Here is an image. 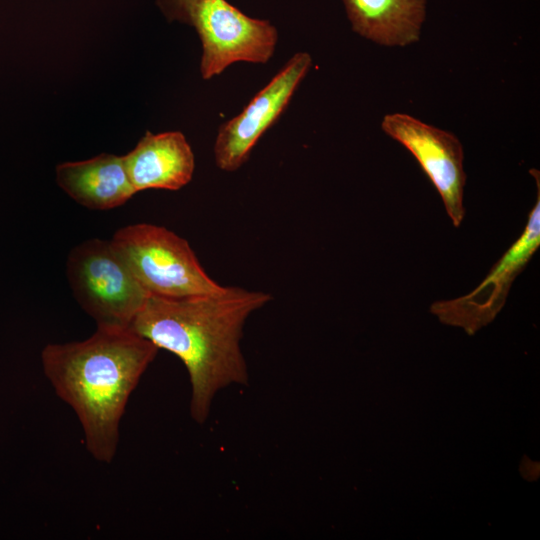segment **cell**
Listing matches in <instances>:
<instances>
[{
    "instance_id": "obj_1",
    "label": "cell",
    "mask_w": 540,
    "mask_h": 540,
    "mask_svg": "<svg viewBox=\"0 0 540 540\" xmlns=\"http://www.w3.org/2000/svg\"><path fill=\"white\" fill-rule=\"evenodd\" d=\"M270 300L269 293L238 286L185 298L149 296L133 319L131 330L183 362L191 385L190 415L197 423L208 418L220 390L248 383L243 327Z\"/></svg>"
},
{
    "instance_id": "obj_2",
    "label": "cell",
    "mask_w": 540,
    "mask_h": 540,
    "mask_svg": "<svg viewBox=\"0 0 540 540\" xmlns=\"http://www.w3.org/2000/svg\"><path fill=\"white\" fill-rule=\"evenodd\" d=\"M158 348L130 328L97 327L83 341L48 344L43 371L77 415L87 450L110 463L126 404Z\"/></svg>"
},
{
    "instance_id": "obj_3",
    "label": "cell",
    "mask_w": 540,
    "mask_h": 540,
    "mask_svg": "<svg viewBox=\"0 0 540 540\" xmlns=\"http://www.w3.org/2000/svg\"><path fill=\"white\" fill-rule=\"evenodd\" d=\"M110 241L149 296L185 298L225 288L205 272L189 243L164 227L128 225Z\"/></svg>"
},
{
    "instance_id": "obj_4",
    "label": "cell",
    "mask_w": 540,
    "mask_h": 540,
    "mask_svg": "<svg viewBox=\"0 0 540 540\" xmlns=\"http://www.w3.org/2000/svg\"><path fill=\"white\" fill-rule=\"evenodd\" d=\"M66 274L75 299L97 327L130 328L149 297L110 240L93 238L75 246Z\"/></svg>"
},
{
    "instance_id": "obj_5",
    "label": "cell",
    "mask_w": 540,
    "mask_h": 540,
    "mask_svg": "<svg viewBox=\"0 0 540 540\" xmlns=\"http://www.w3.org/2000/svg\"><path fill=\"white\" fill-rule=\"evenodd\" d=\"M201 44L200 74L209 80L236 62L267 63L278 42L277 28L244 14L227 0H196L190 14Z\"/></svg>"
},
{
    "instance_id": "obj_6",
    "label": "cell",
    "mask_w": 540,
    "mask_h": 540,
    "mask_svg": "<svg viewBox=\"0 0 540 540\" xmlns=\"http://www.w3.org/2000/svg\"><path fill=\"white\" fill-rule=\"evenodd\" d=\"M537 185V200L518 239L493 266L485 279L470 293L451 300L434 302L430 311L450 326L463 328L468 335L491 323L506 303L516 277L524 270L540 246V173L530 169Z\"/></svg>"
},
{
    "instance_id": "obj_7",
    "label": "cell",
    "mask_w": 540,
    "mask_h": 540,
    "mask_svg": "<svg viewBox=\"0 0 540 540\" xmlns=\"http://www.w3.org/2000/svg\"><path fill=\"white\" fill-rule=\"evenodd\" d=\"M311 64L309 53H295L239 114L220 126L213 147L220 170L234 172L248 160L256 143L288 106Z\"/></svg>"
},
{
    "instance_id": "obj_8",
    "label": "cell",
    "mask_w": 540,
    "mask_h": 540,
    "mask_svg": "<svg viewBox=\"0 0 540 540\" xmlns=\"http://www.w3.org/2000/svg\"><path fill=\"white\" fill-rule=\"evenodd\" d=\"M381 127L415 157L441 196L453 225L458 227L465 216L466 183L460 140L449 131L404 113L385 115Z\"/></svg>"
},
{
    "instance_id": "obj_9",
    "label": "cell",
    "mask_w": 540,
    "mask_h": 540,
    "mask_svg": "<svg viewBox=\"0 0 540 540\" xmlns=\"http://www.w3.org/2000/svg\"><path fill=\"white\" fill-rule=\"evenodd\" d=\"M123 157L136 193L147 189L179 190L191 181L195 169L193 150L179 131H147Z\"/></svg>"
},
{
    "instance_id": "obj_10",
    "label": "cell",
    "mask_w": 540,
    "mask_h": 540,
    "mask_svg": "<svg viewBox=\"0 0 540 540\" xmlns=\"http://www.w3.org/2000/svg\"><path fill=\"white\" fill-rule=\"evenodd\" d=\"M56 181L77 203L95 210L119 207L136 193L124 157L113 154L61 163L56 167Z\"/></svg>"
},
{
    "instance_id": "obj_11",
    "label": "cell",
    "mask_w": 540,
    "mask_h": 540,
    "mask_svg": "<svg viewBox=\"0 0 540 540\" xmlns=\"http://www.w3.org/2000/svg\"><path fill=\"white\" fill-rule=\"evenodd\" d=\"M427 0H343L354 32L383 46H406L420 38Z\"/></svg>"
},
{
    "instance_id": "obj_12",
    "label": "cell",
    "mask_w": 540,
    "mask_h": 540,
    "mask_svg": "<svg viewBox=\"0 0 540 540\" xmlns=\"http://www.w3.org/2000/svg\"><path fill=\"white\" fill-rule=\"evenodd\" d=\"M196 0H155L163 16L170 22L190 24V14Z\"/></svg>"
}]
</instances>
